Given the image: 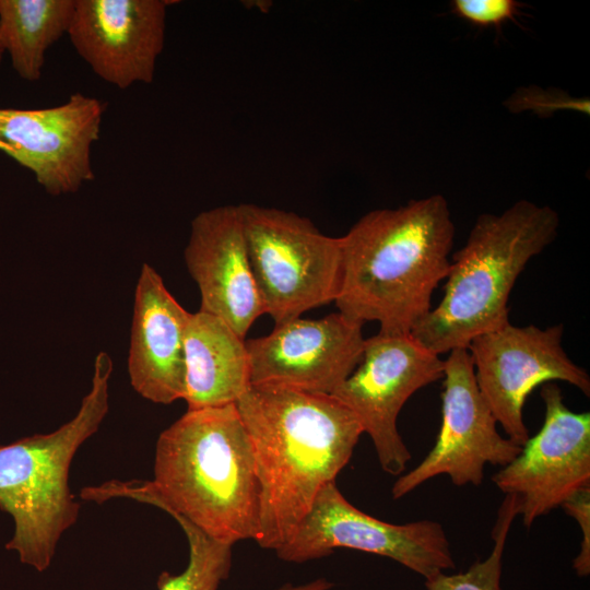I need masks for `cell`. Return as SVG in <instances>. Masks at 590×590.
Instances as JSON below:
<instances>
[{"label": "cell", "instance_id": "obj_1", "mask_svg": "<svg viewBox=\"0 0 590 590\" xmlns=\"http://www.w3.org/2000/svg\"><path fill=\"white\" fill-rule=\"evenodd\" d=\"M81 498H130L179 515L211 539L256 541L259 485L252 445L236 403L187 410L156 441L153 480H113Z\"/></svg>", "mask_w": 590, "mask_h": 590}, {"label": "cell", "instance_id": "obj_2", "mask_svg": "<svg viewBox=\"0 0 590 590\" xmlns=\"http://www.w3.org/2000/svg\"><path fill=\"white\" fill-rule=\"evenodd\" d=\"M236 406L252 445L259 485L256 542L276 551L320 489L349 463L363 429L332 394L250 385Z\"/></svg>", "mask_w": 590, "mask_h": 590}, {"label": "cell", "instance_id": "obj_3", "mask_svg": "<svg viewBox=\"0 0 590 590\" xmlns=\"http://www.w3.org/2000/svg\"><path fill=\"white\" fill-rule=\"evenodd\" d=\"M453 237L441 194L366 213L340 237L339 311L363 323L377 321L381 333H411L448 274Z\"/></svg>", "mask_w": 590, "mask_h": 590}, {"label": "cell", "instance_id": "obj_4", "mask_svg": "<svg viewBox=\"0 0 590 590\" xmlns=\"http://www.w3.org/2000/svg\"><path fill=\"white\" fill-rule=\"evenodd\" d=\"M558 226L555 210L528 200L500 214L479 215L450 259L440 302L411 334L441 355L468 349L476 337L509 323L508 300L518 276L553 243Z\"/></svg>", "mask_w": 590, "mask_h": 590}, {"label": "cell", "instance_id": "obj_5", "mask_svg": "<svg viewBox=\"0 0 590 590\" xmlns=\"http://www.w3.org/2000/svg\"><path fill=\"white\" fill-rule=\"evenodd\" d=\"M111 373L110 355L99 352L91 389L70 421L51 433L0 446V508L14 522L5 548L37 571L49 568L62 534L78 520L70 465L108 413Z\"/></svg>", "mask_w": 590, "mask_h": 590}, {"label": "cell", "instance_id": "obj_6", "mask_svg": "<svg viewBox=\"0 0 590 590\" xmlns=\"http://www.w3.org/2000/svg\"><path fill=\"white\" fill-rule=\"evenodd\" d=\"M250 267L264 314L275 324L335 302L342 281L340 237L297 213L238 204Z\"/></svg>", "mask_w": 590, "mask_h": 590}, {"label": "cell", "instance_id": "obj_7", "mask_svg": "<svg viewBox=\"0 0 590 590\" xmlns=\"http://www.w3.org/2000/svg\"><path fill=\"white\" fill-rule=\"evenodd\" d=\"M350 548L398 562L425 579L455 567L442 526L433 520L394 524L352 505L335 481L326 484L291 539L279 547V558L304 563Z\"/></svg>", "mask_w": 590, "mask_h": 590}, {"label": "cell", "instance_id": "obj_8", "mask_svg": "<svg viewBox=\"0 0 590 590\" xmlns=\"http://www.w3.org/2000/svg\"><path fill=\"white\" fill-rule=\"evenodd\" d=\"M444 377V359L411 333L365 339L361 362L332 393L370 437L381 469L400 475L411 459L397 428L405 402Z\"/></svg>", "mask_w": 590, "mask_h": 590}, {"label": "cell", "instance_id": "obj_9", "mask_svg": "<svg viewBox=\"0 0 590 590\" xmlns=\"http://www.w3.org/2000/svg\"><path fill=\"white\" fill-rule=\"evenodd\" d=\"M563 333L562 323L542 329L509 322L468 346L482 396L507 437L519 446L529 438L523 406L536 387L560 380L590 396V377L565 352Z\"/></svg>", "mask_w": 590, "mask_h": 590}, {"label": "cell", "instance_id": "obj_10", "mask_svg": "<svg viewBox=\"0 0 590 590\" xmlns=\"http://www.w3.org/2000/svg\"><path fill=\"white\" fill-rule=\"evenodd\" d=\"M442 378L441 425L434 447L394 482L393 499L442 474L458 486L480 485L486 464L505 467L521 451V446L498 433V423L476 385L468 349L448 353Z\"/></svg>", "mask_w": 590, "mask_h": 590}, {"label": "cell", "instance_id": "obj_11", "mask_svg": "<svg viewBox=\"0 0 590 590\" xmlns=\"http://www.w3.org/2000/svg\"><path fill=\"white\" fill-rule=\"evenodd\" d=\"M540 396L545 406L542 427L492 477L505 495L518 498L528 528L590 486V413L568 409L553 381L542 385Z\"/></svg>", "mask_w": 590, "mask_h": 590}, {"label": "cell", "instance_id": "obj_12", "mask_svg": "<svg viewBox=\"0 0 590 590\" xmlns=\"http://www.w3.org/2000/svg\"><path fill=\"white\" fill-rule=\"evenodd\" d=\"M105 107L96 97L73 93L50 108H0V151L33 172L50 196L74 193L95 178L91 149Z\"/></svg>", "mask_w": 590, "mask_h": 590}, {"label": "cell", "instance_id": "obj_13", "mask_svg": "<svg viewBox=\"0 0 590 590\" xmlns=\"http://www.w3.org/2000/svg\"><path fill=\"white\" fill-rule=\"evenodd\" d=\"M363 322L342 312L279 323L246 340L250 385H275L332 394L361 362Z\"/></svg>", "mask_w": 590, "mask_h": 590}, {"label": "cell", "instance_id": "obj_14", "mask_svg": "<svg viewBox=\"0 0 590 590\" xmlns=\"http://www.w3.org/2000/svg\"><path fill=\"white\" fill-rule=\"evenodd\" d=\"M165 0H75L68 32L80 57L105 82L126 90L154 80L164 48Z\"/></svg>", "mask_w": 590, "mask_h": 590}, {"label": "cell", "instance_id": "obj_15", "mask_svg": "<svg viewBox=\"0 0 590 590\" xmlns=\"http://www.w3.org/2000/svg\"><path fill=\"white\" fill-rule=\"evenodd\" d=\"M185 262L201 296L199 310L246 337L264 314L249 262L238 205H221L191 221Z\"/></svg>", "mask_w": 590, "mask_h": 590}, {"label": "cell", "instance_id": "obj_16", "mask_svg": "<svg viewBox=\"0 0 590 590\" xmlns=\"http://www.w3.org/2000/svg\"><path fill=\"white\" fill-rule=\"evenodd\" d=\"M189 316L157 271L143 263L135 285L128 355L130 384L142 398L160 404L184 398Z\"/></svg>", "mask_w": 590, "mask_h": 590}, {"label": "cell", "instance_id": "obj_17", "mask_svg": "<svg viewBox=\"0 0 590 590\" xmlns=\"http://www.w3.org/2000/svg\"><path fill=\"white\" fill-rule=\"evenodd\" d=\"M184 353L188 410L236 403L250 387L246 340L220 318L190 312Z\"/></svg>", "mask_w": 590, "mask_h": 590}, {"label": "cell", "instance_id": "obj_18", "mask_svg": "<svg viewBox=\"0 0 590 590\" xmlns=\"http://www.w3.org/2000/svg\"><path fill=\"white\" fill-rule=\"evenodd\" d=\"M75 0H0V43L23 80L42 78L47 50L68 34Z\"/></svg>", "mask_w": 590, "mask_h": 590}, {"label": "cell", "instance_id": "obj_19", "mask_svg": "<svg viewBox=\"0 0 590 590\" xmlns=\"http://www.w3.org/2000/svg\"><path fill=\"white\" fill-rule=\"evenodd\" d=\"M184 530L189 545V560L178 575L162 573L158 590H219L229 574L232 545L217 542L187 519L170 515Z\"/></svg>", "mask_w": 590, "mask_h": 590}, {"label": "cell", "instance_id": "obj_20", "mask_svg": "<svg viewBox=\"0 0 590 590\" xmlns=\"http://www.w3.org/2000/svg\"><path fill=\"white\" fill-rule=\"evenodd\" d=\"M519 516V500L506 495L499 509L492 538L491 554L472 564L465 571L447 575L436 574L425 579L427 590H503L502 563L508 532L515 518Z\"/></svg>", "mask_w": 590, "mask_h": 590}, {"label": "cell", "instance_id": "obj_21", "mask_svg": "<svg viewBox=\"0 0 590 590\" xmlns=\"http://www.w3.org/2000/svg\"><path fill=\"white\" fill-rule=\"evenodd\" d=\"M508 110L514 113L531 110L543 118H547L558 110H574L589 114L588 98H576L558 90H542L538 86H528L517 90L506 102Z\"/></svg>", "mask_w": 590, "mask_h": 590}, {"label": "cell", "instance_id": "obj_22", "mask_svg": "<svg viewBox=\"0 0 590 590\" xmlns=\"http://www.w3.org/2000/svg\"><path fill=\"white\" fill-rule=\"evenodd\" d=\"M451 7L456 15L473 25L498 27L515 17L521 3L515 0H455Z\"/></svg>", "mask_w": 590, "mask_h": 590}, {"label": "cell", "instance_id": "obj_23", "mask_svg": "<svg viewBox=\"0 0 590 590\" xmlns=\"http://www.w3.org/2000/svg\"><path fill=\"white\" fill-rule=\"evenodd\" d=\"M560 507L580 527L582 540L573 568L577 576L587 577L590 574V486L575 493Z\"/></svg>", "mask_w": 590, "mask_h": 590}, {"label": "cell", "instance_id": "obj_24", "mask_svg": "<svg viewBox=\"0 0 590 590\" xmlns=\"http://www.w3.org/2000/svg\"><path fill=\"white\" fill-rule=\"evenodd\" d=\"M333 583L326 578H317L302 585L286 583L275 590H330Z\"/></svg>", "mask_w": 590, "mask_h": 590}, {"label": "cell", "instance_id": "obj_25", "mask_svg": "<svg viewBox=\"0 0 590 590\" xmlns=\"http://www.w3.org/2000/svg\"><path fill=\"white\" fill-rule=\"evenodd\" d=\"M3 54H4V49L0 43V66H1V62H2V58H3Z\"/></svg>", "mask_w": 590, "mask_h": 590}]
</instances>
